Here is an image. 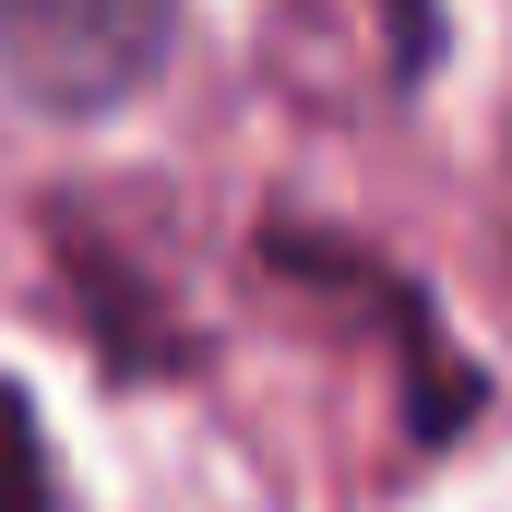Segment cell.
I'll return each instance as SVG.
<instances>
[{"instance_id":"cell-3","label":"cell","mask_w":512,"mask_h":512,"mask_svg":"<svg viewBox=\"0 0 512 512\" xmlns=\"http://www.w3.org/2000/svg\"><path fill=\"white\" fill-rule=\"evenodd\" d=\"M382 48H393V84H417L441 60V0H382Z\"/></svg>"},{"instance_id":"cell-2","label":"cell","mask_w":512,"mask_h":512,"mask_svg":"<svg viewBox=\"0 0 512 512\" xmlns=\"http://www.w3.org/2000/svg\"><path fill=\"white\" fill-rule=\"evenodd\" d=\"M0 512H48V441L12 382H0Z\"/></svg>"},{"instance_id":"cell-1","label":"cell","mask_w":512,"mask_h":512,"mask_svg":"<svg viewBox=\"0 0 512 512\" xmlns=\"http://www.w3.org/2000/svg\"><path fill=\"white\" fill-rule=\"evenodd\" d=\"M179 48V0H0V84L48 120L131 108Z\"/></svg>"}]
</instances>
